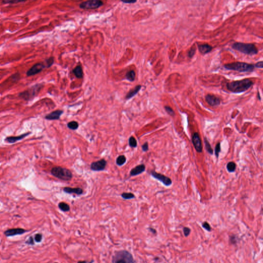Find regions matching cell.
Instances as JSON below:
<instances>
[{"mask_svg":"<svg viewBox=\"0 0 263 263\" xmlns=\"http://www.w3.org/2000/svg\"><path fill=\"white\" fill-rule=\"evenodd\" d=\"M251 79L246 78L239 81H232L227 83V90L235 94H239L247 91L253 85Z\"/></svg>","mask_w":263,"mask_h":263,"instance_id":"obj_1","label":"cell"},{"mask_svg":"<svg viewBox=\"0 0 263 263\" xmlns=\"http://www.w3.org/2000/svg\"><path fill=\"white\" fill-rule=\"evenodd\" d=\"M232 47L234 50L248 55H255L258 52L256 46L252 43L235 42L232 44Z\"/></svg>","mask_w":263,"mask_h":263,"instance_id":"obj_2","label":"cell"},{"mask_svg":"<svg viewBox=\"0 0 263 263\" xmlns=\"http://www.w3.org/2000/svg\"><path fill=\"white\" fill-rule=\"evenodd\" d=\"M224 67L228 70L241 72H251L254 71L255 66L246 62H236L224 65Z\"/></svg>","mask_w":263,"mask_h":263,"instance_id":"obj_3","label":"cell"},{"mask_svg":"<svg viewBox=\"0 0 263 263\" xmlns=\"http://www.w3.org/2000/svg\"><path fill=\"white\" fill-rule=\"evenodd\" d=\"M43 87L42 83H37L28 88L27 90L19 93V97L25 101H30L34 99Z\"/></svg>","mask_w":263,"mask_h":263,"instance_id":"obj_4","label":"cell"},{"mask_svg":"<svg viewBox=\"0 0 263 263\" xmlns=\"http://www.w3.org/2000/svg\"><path fill=\"white\" fill-rule=\"evenodd\" d=\"M112 261L113 263H135L131 253L125 250L116 252L113 256Z\"/></svg>","mask_w":263,"mask_h":263,"instance_id":"obj_5","label":"cell"},{"mask_svg":"<svg viewBox=\"0 0 263 263\" xmlns=\"http://www.w3.org/2000/svg\"><path fill=\"white\" fill-rule=\"evenodd\" d=\"M51 173L53 176L62 181H71L72 178V173L71 171L62 167H53L51 170Z\"/></svg>","mask_w":263,"mask_h":263,"instance_id":"obj_6","label":"cell"},{"mask_svg":"<svg viewBox=\"0 0 263 263\" xmlns=\"http://www.w3.org/2000/svg\"><path fill=\"white\" fill-rule=\"evenodd\" d=\"M103 2L99 0H90L81 3L79 7L83 9H95L103 5Z\"/></svg>","mask_w":263,"mask_h":263,"instance_id":"obj_7","label":"cell"},{"mask_svg":"<svg viewBox=\"0 0 263 263\" xmlns=\"http://www.w3.org/2000/svg\"><path fill=\"white\" fill-rule=\"evenodd\" d=\"M47 68L44 61L35 64L30 69L28 70L26 75L28 77L34 76L43 71V69Z\"/></svg>","mask_w":263,"mask_h":263,"instance_id":"obj_8","label":"cell"},{"mask_svg":"<svg viewBox=\"0 0 263 263\" xmlns=\"http://www.w3.org/2000/svg\"><path fill=\"white\" fill-rule=\"evenodd\" d=\"M151 175L155 178L157 179L159 181L163 183L164 185L167 187H169L172 184V181L171 179L169 177H167L166 176L162 174L158 173L155 171H152Z\"/></svg>","mask_w":263,"mask_h":263,"instance_id":"obj_9","label":"cell"},{"mask_svg":"<svg viewBox=\"0 0 263 263\" xmlns=\"http://www.w3.org/2000/svg\"><path fill=\"white\" fill-rule=\"evenodd\" d=\"M192 141L196 151L198 153H201L203 151V146L200 135L198 133L195 132L193 134L192 138Z\"/></svg>","mask_w":263,"mask_h":263,"instance_id":"obj_10","label":"cell"},{"mask_svg":"<svg viewBox=\"0 0 263 263\" xmlns=\"http://www.w3.org/2000/svg\"><path fill=\"white\" fill-rule=\"evenodd\" d=\"M107 164V161L105 159H102L98 160L97 162H92L91 165V170L94 171H101L105 169Z\"/></svg>","mask_w":263,"mask_h":263,"instance_id":"obj_11","label":"cell"},{"mask_svg":"<svg viewBox=\"0 0 263 263\" xmlns=\"http://www.w3.org/2000/svg\"><path fill=\"white\" fill-rule=\"evenodd\" d=\"M28 232V230H25L22 228H12V229H7L5 232H4V234L7 237H11L14 236L22 235L25 233Z\"/></svg>","mask_w":263,"mask_h":263,"instance_id":"obj_12","label":"cell"},{"mask_svg":"<svg viewBox=\"0 0 263 263\" xmlns=\"http://www.w3.org/2000/svg\"><path fill=\"white\" fill-rule=\"evenodd\" d=\"M205 100L211 107H216L220 104L221 100L215 95L208 94L205 96Z\"/></svg>","mask_w":263,"mask_h":263,"instance_id":"obj_13","label":"cell"},{"mask_svg":"<svg viewBox=\"0 0 263 263\" xmlns=\"http://www.w3.org/2000/svg\"><path fill=\"white\" fill-rule=\"evenodd\" d=\"M63 113V111L62 110H56L51 112L45 116V118L48 120H59L61 116Z\"/></svg>","mask_w":263,"mask_h":263,"instance_id":"obj_14","label":"cell"},{"mask_svg":"<svg viewBox=\"0 0 263 263\" xmlns=\"http://www.w3.org/2000/svg\"><path fill=\"white\" fill-rule=\"evenodd\" d=\"M146 170V166L143 164H141L140 165H138L136 167L131 170L130 172V176H135L138 175H140L143 172H145Z\"/></svg>","mask_w":263,"mask_h":263,"instance_id":"obj_15","label":"cell"},{"mask_svg":"<svg viewBox=\"0 0 263 263\" xmlns=\"http://www.w3.org/2000/svg\"><path fill=\"white\" fill-rule=\"evenodd\" d=\"M197 47L199 52L202 55H206L207 53H209L213 49V47L208 44H198Z\"/></svg>","mask_w":263,"mask_h":263,"instance_id":"obj_16","label":"cell"},{"mask_svg":"<svg viewBox=\"0 0 263 263\" xmlns=\"http://www.w3.org/2000/svg\"><path fill=\"white\" fill-rule=\"evenodd\" d=\"M30 134V133L28 132L24 133L23 134L21 135H19V136L8 137L5 140V141L7 143H14L17 141L23 140V138H24L26 136H27Z\"/></svg>","mask_w":263,"mask_h":263,"instance_id":"obj_17","label":"cell"},{"mask_svg":"<svg viewBox=\"0 0 263 263\" xmlns=\"http://www.w3.org/2000/svg\"><path fill=\"white\" fill-rule=\"evenodd\" d=\"M63 191L65 193H69V194H76L77 195H80L83 193L82 189L80 188H72L65 187L63 189Z\"/></svg>","mask_w":263,"mask_h":263,"instance_id":"obj_18","label":"cell"},{"mask_svg":"<svg viewBox=\"0 0 263 263\" xmlns=\"http://www.w3.org/2000/svg\"><path fill=\"white\" fill-rule=\"evenodd\" d=\"M141 87H142L141 85H138L136 86V87L134 88H133V90H131L127 94V96L126 97V99L128 100V99H131V98L135 96L139 92L140 90Z\"/></svg>","mask_w":263,"mask_h":263,"instance_id":"obj_19","label":"cell"},{"mask_svg":"<svg viewBox=\"0 0 263 263\" xmlns=\"http://www.w3.org/2000/svg\"><path fill=\"white\" fill-rule=\"evenodd\" d=\"M72 72L78 78H82L83 76V72L81 66H78L73 69Z\"/></svg>","mask_w":263,"mask_h":263,"instance_id":"obj_20","label":"cell"},{"mask_svg":"<svg viewBox=\"0 0 263 263\" xmlns=\"http://www.w3.org/2000/svg\"><path fill=\"white\" fill-rule=\"evenodd\" d=\"M135 77H136V74L134 71L133 70L129 71L126 75V79H127L131 82L134 81Z\"/></svg>","mask_w":263,"mask_h":263,"instance_id":"obj_21","label":"cell"},{"mask_svg":"<svg viewBox=\"0 0 263 263\" xmlns=\"http://www.w3.org/2000/svg\"><path fill=\"white\" fill-rule=\"evenodd\" d=\"M126 161H127V159L125 156L120 155L117 157L116 162L117 165L119 166H122L126 163Z\"/></svg>","mask_w":263,"mask_h":263,"instance_id":"obj_22","label":"cell"},{"mask_svg":"<svg viewBox=\"0 0 263 263\" xmlns=\"http://www.w3.org/2000/svg\"><path fill=\"white\" fill-rule=\"evenodd\" d=\"M59 208L61 211L63 212L69 211L70 210V207L68 204L64 202H61L58 205Z\"/></svg>","mask_w":263,"mask_h":263,"instance_id":"obj_23","label":"cell"},{"mask_svg":"<svg viewBox=\"0 0 263 263\" xmlns=\"http://www.w3.org/2000/svg\"><path fill=\"white\" fill-rule=\"evenodd\" d=\"M236 165L235 162H229V163L227 164V170L230 173L234 172L236 171Z\"/></svg>","mask_w":263,"mask_h":263,"instance_id":"obj_24","label":"cell"},{"mask_svg":"<svg viewBox=\"0 0 263 263\" xmlns=\"http://www.w3.org/2000/svg\"><path fill=\"white\" fill-rule=\"evenodd\" d=\"M204 143H205V146H206V150L208 152V153L210 154L211 155L213 154V150L212 148L210 143H209L208 140L207 139V138H204Z\"/></svg>","mask_w":263,"mask_h":263,"instance_id":"obj_25","label":"cell"},{"mask_svg":"<svg viewBox=\"0 0 263 263\" xmlns=\"http://www.w3.org/2000/svg\"><path fill=\"white\" fill-rule=\"evenodd\" d=\"M67 127L72 130H76L79 127V124L77 121H72L67 123Z\"/></svg>","mask_w":263,"mask_h":263,"instance_id":"obj_26","label":"cell"},{"mask_svg":"<svg viewBox=\"0 0 263 263\" xmlns=\"http://www.w3.org/2000/svg\"><path fill=\"white\" fill-rule=\"evenodd\" d=\"M129 142L130 146L132 148H136L137 147V143L136 139L134 137L131 136V137L129 138Z\"/></svg>","mask_w":263,"mask_h":263,"instance_id":"obj_27","label":"cell"},{"mask_svg":"<svg viewBox=\"0 0 263 263\" xmlns=\"http://www.w3.org/2000/svg\"><path fill=\"white\" fill-rule=\"evenodd\" d=\"M121 197L124 200H130L134 198L135 195L132 193H123L121 194Z\"/></svg>","mask_w":263,"mask_h":263,"instance_id":"obj_28","label":"cell"},{"mask_svg":"<svg viewBox=\"0 0 263 263\" xmlns=\"http://www.w3.org/2000/svg\"><path fill=\"white\" fill-rule=\"evenodd\" d=\"M45 64L47 66V68L51 67L53 63H54V58L53 57H50L49 58L45 60Z\"/></svg>","mask_w":263,"mask_h":263,"instance_id":"obj_29","label":"cell"},{"mask_svg":"<svg viewBox=\"0 0 263 263\" xmlns=\"http://www.w3.org/2000/svg\"><path fill=\"white\" fill-rule=\"evenodd\" d=\"M221 151V148H220V143H217L215 148V155L217 158L219 157V154Z\"/></svg>","mask_w":263,"mask_h":263,"instance_id":"obj_30","label":"cell"},{"mask_svg":"<svg viewBox=\"0 0 263 263\" xmlns=\"http://www.w3.org/2000/svg\"><path fill=\"white\" fill-rule=\"evenodd\" d=\"M42 239H43V236L41 233H37V234L34 235V240L36 242L39 243V242H41Z\"/></svg>","mask_w":263,"mask_h":263,"instance_id":"obj_31","label":"cell"},{"mask_svg":"<svg viewBox=\"0 0 263 263\" xmlns=\"http://www.w3.org/2000/svg\"><path fill=\"white\" fill-rule=\"evenodd\" d=\"M165 111L167 112V113L168 114V115H170L171 116H175V112H174L173 110L171 107H168V106H165Z\"/></svg>","mask_w":263,"mask_h":263,"instance_id":"obj_32","label":"cell"},{"mask_svg":"<svg viewBox=\"0 0 263 263\" xmlns=\"http://www.w3.org/2000/svg\"><path fill=\"white\" fill-rule=\"evenodd\" d=\"M195 53H196L195 48H191L188 52V56L190 58H192L193 57H194V56L195 55Z\"/></svg>","mask_w":263,"mask_h":263,"instance_id":"obj_33","label":"cell"},{"mask_svg":"<svg viewBox=\"0 0 263 263\" xmlns=\"http://www.w3.org/2000/svg\"><path fill=\"white\" fill-rule=\"evenodd\" d=\"M202 227H203L204 229H206V230L208 231H211V227L210 226L209 224L207 222H205L203 223V224H202Z\"/></svg>","mask_w":263,"mask_h":263,"instance_id":"obj_34","label":"cell"},{"mask_svg":"<svg viewBox=\"0 0 263 263\" xmlns=\"http://www.w3.org/2000/svg\"><path fill=\"white\" fill-rule=\"evenodd\" d=\"M229 241L231 244L235 245L237 243V238L236 236H231L229 239Z\"/></svg>","mask_w":263,"mask_h":263,"instance_id":"obj_35","label":"cell"},{"mask_svg":"<svg viewBox=\"0 0 263 263\" xmlns=\"http://www.w3.org/2000/svg\"><path fill=\"white\" fill-rule=\"evenodd\" d=\"M183 231H184V234L186 237H187L189 236L190 233H191V229H190L188 227H184L183 229Z\"/></svg>","mask_w":263,"mask_h":263,"instance_id":"obj_36","label":"cell"},{"mask_svg":"<svg viewBox=\"0 0 263 263\" xmlns=\"http://www.w3.org/2000/svg\"><path fill=\"white\" fill-rule=\"evenodd\" d=\"M25 243H26V244L29 245H34V238L33 236L29 237V239L26 241Z\"/></svg>","mask_w":263,"mask_h":263,"instance_id":"obj_37","label":"cell"},{"mask_svg":"<svg viewBox=\"0 0 263 263\" xmlns=\"http://www.w3.org/2000/svg\"><path fill=\"white\" fill-rule=\"evenodd\" d=\"M24 2V1H3L2 3L4 4H16Z\"/></svg>","mask_w":263,"mask_h":263,"instance_id":"obj_38","label":"cell"},{"mask_svg":"<svg viewBox=\"0 0 263 263\" xmlns=\"http://www.w3.org/2000/svg\"><path fill=\"white\" fill-rule=\"evenodd\" d=\"M254 66H255V67H256V68L263 69V61H260V62H257L256 64H255Z\"/></svg>","mask_w":263,"mask_h":263,"instance_id":"obj_39","label":"cell"},{"mask_svg":"<svg viewBox=\"0 0 263 263\" xmlns=\"http://www.w3.org/2000/svg\"><path fill=\"white\" fill-rule=\"evenodd\" d=\"M142 149H143V151L146 152L149 150V145L148 143L147 142L145 143L142 146Z\"/></svg>","mask_w":263,"mask_h":263,"instance_id":"obj_40","label":"cell"},{"mask_svg":"<svg viewBox=\"0 0 263 263\" xmlns=\"http://www.w3.org/2000/svg\"><path fill=\"white\" fill-rule=\"evenodd\" d=\"M149 230L150 232L152 233V234H155L157 233L156 230L155 229H154V228H149Z\"/></svg>","mask_w":263,"mask_h":263,"instance_id":"obj_41","label":"cell"},{"mask_svg":"<svg viewBox=\"0 0 263 263\" xmlns=\"http://www.w3.org/2000/svg\"><path fill=\"white\" fill-rule=\"evenodd\" d=\"M123 3H127V4H130V3H136L137 1H122Z\"/></svg>","mask_w":263,"mask_h":263,"instance_id":"obj_42","label":"cell"},{"mask_svg":"<svg viewBox=\"0 0 263 263\" xmlns=\"http://www.w3.org/2000/svg\"><path fill=\"white\" fill-rule=\"evenodd\" d=\"M93 262V261H91L90 262H88V261H79L78 262V263H92Z\"/></svg>","mask_w":263,"mask_h":263,"instance_id":"obj_43","label":"cell"},{"mask_svg":"<svg viewBox=\"0 0 263 263\" xmlns=\"http://www.w3.org/2000/svg\"><path fill=\"white\" fill-rule=\"evenodd\" d=\"M57 263V262H55V263Z\"/></svg>","mask_w":263,"mask_h":263,"instance_id":"obj_44","label":"cell"}]
</instances>
